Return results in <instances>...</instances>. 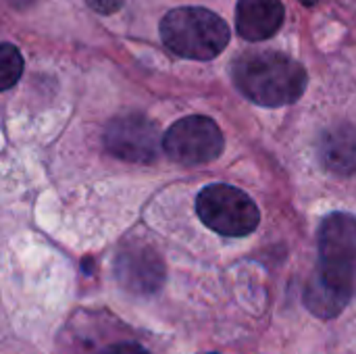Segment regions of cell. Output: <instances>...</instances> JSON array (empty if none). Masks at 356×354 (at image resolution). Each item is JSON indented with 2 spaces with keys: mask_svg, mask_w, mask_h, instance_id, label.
<instances>
[{
  "mask_svg": "<svg viewBox=\"0 0 356 354\" xmlns=\"http://www.w3.org/2000/svg\"><path fill=\"white\" fill-rule=\"evenodd\" d=\"M236 88L254 104L286 106L307 90V71L292 56L277 50H252L242 54L232 69Z\"/></svg>",
  "mask_w": 356,
  "mask_h": 354,
  "instance_id": "obj_1",
  "label": "cell"
},
{
  "mask_svg": "<svg viewBox=\"0 0 356 354\" xmlns=\"http://www.w3.org/2000/svg\"><path fill=\"white\" fill-rule=\"evenodd\" d=\"M165 46L192 61H211L229 44L227 23L202 6H179L169 10L161 21Z\"/></svg>",
  "mask_w": 356,
  "mask_h": 354,
  "instance_id": "obj_2",
  "label": "cell"
},
{
  "mask_svg": "<svg viewBox=\"0 0 356 354\" xmlns=\"http://www.w3.org/2000/svg\"><path fill=\"white\" fill-rule=\"evenodd\" d=\"M317 280L346 296L356 294V217L332 213L319 227V263L313 271Z\"/></svg>",
  "mask_w": 356,
  "mask_h": 354,
  "instance_id": "obj_3",
  "label": "cell"
},
{
  "mask_svg": "<svg viewBox=\"0 0 356 354\" xmlns=\"http://www.w3.org/2000/svg\"><path fill=\"white\" fill-rule=\"evenodd\" d=\"M196 213L209 230L227 238H244L261 223V211L254 200L227 184L207 186L196 198Z\"/></svg>",
  "mask_w": 356,
  "mask_h": 354,
  "instance_id": "obj_4",
  "label": "cell"
},
{
  "mask_svg": "<svg viewBox=\"0 0 356 354\" xmlns=\"http://www.w3.org/2000/svg\"><path fill=\"white\" fill-rule=\"evenodd\" d=\"M225 140L219 125L204 115L175 121L163 136V150L179 165H204L223 152Z\"/></svg>",
  "mask_w": 356,
  "mask_h": 354,
  "instance_id": "obj_5",
  "label": "cell"
},
{
  "mask_svg": "<svg viewBox=\"0 0 356 354\" xmlns=\"http://www.w3.org/2000/svg\"><path fill=\"white\" fill-rule=\"evenodd\" d=\"M104 146L113 156L125 163L150 165L159 156L161 134L148 117L125 113L108 121L104 129Z\"/></svg>",
  "mask_w": 356,
  "mask_h": 354,
  "instance_id": "obj_6",
  "label": "cell"
},
{
  "mask_svg": "<svg viewBox=\"0 0 356 354\" xmlns=\"http://www.w3.org/2000/svg\"><path fill=\"white\" fill-rule=\"evenodd\" d=\"M117 282L134 294H154L165 282V265L150 246H129L115 259Z\"/></svg>",
  "mask_w": 356,
  "mask_h": 354,
  "instance_id": "obj_7",
  "label": "cell"
},
{
  "mask_svg": "<svg viewBox=\"0 0 356 354\" xmlns=\"http://www.w3.org/2000/svg\"><path fill=\"white\" fill-rule=\"evenodd\" d=\"M284 17L282 0H238L236 27L244 40L263 42L280 31Z\"/></svg>",
  "mask_w": 356,
  "mask_h": 354,
  "instance_id": "obj_8",
  "label": "cell"
},
{
  "mask_svg": "<svg viewBox=\"0 0 356 354\" xmlns=\"http://www.w3.org/2000/svg\"><path fill=\"white\" fill-rule=\"evenodd\" d=\"M319 159L336 175L356 173V127L338 123L323 131L319 140Z\"/></svg>",
  "mask_w": 356,
  "mask_h": 354,
  "instance_id": "obj_9",
  "label": "cell"
},
{
  "mask_svg": "<svg viewBox=\"0 0 356 354\" xmlns=\"http://www.w3.org/2000/svg\"><path fill=\"white\" fill-rule=\"evenodd\" d=\"M348 303L350 300L346 296L338 294L336 290L325 286L321 280L311 275L305 288V305L313 315H317L319 319H334L346 309Z\"/></svg>",
  "mask_w": 356,
  "mask_h": 354,
  "instance_id": "obj_10",
  "label": "cell"
},
{
  "mask_svg": "<svg viewBox=\"0 0 356 354\" xmlns=\"http://www.w3.org/2000/svg\"><path fill=\"white\" fill-rule=\"evenodd\" d=\"M23 73V56L17 46L0 44V90L13 88Z\"/></svg>",
  "mask_w": 356,
  "mask_h": 354,
  "instance_id": "obj_11",
  "label": "cell"
},
{
  "mask_svg": "<svg viewBox=\"0 0 356 354\" xmlns=\"http://www.w3.org/2000/svg\"><path fill=\"white\" fill-rule=\"evenodd\" d=\"M86 4L100 15H113L123 6V0H86Z\"/></svg>",
  "mask_w": 356,
  "mask_h": 354,
  "instance_id": "obj_12",
  "label": "cell"
},
{
  "mask_svg": "<svg viewBox=\"0 0 356 354\" xmlns=\"http://www.w3.org/2000/svg\"><path fill=\"white\" fill-rule=\"evenodd\" d=\"M100 354H150L146 348L131 344V342H123V344H113L108 348H104Z\"/></svg>",
  "mask_w": 356,
  "mask_h": 354,
  "instance_id": "obj_13",
  "label": "cell"
},
{
  "mask_svg": "<svg viewBox=\"0 0 356 354\" xmlns=\"http://www.w3.org/2000/svg\"><path fill=\"white\" fill-rule=\"evenodd\" d=\"M15 8H25V6H31L35 0H8Z\"/></svg>",
  "mask_w": 356,
  "mask_h": 354,
  "instance_id": "obj_14",
  "label": "cell"
},
{
  "mask_svg": "<svg viewBox=\"0 0 356 354\" xmlns=\"http://www.w3.org/2000/svg\"><path fill=\"white\" fill-rule=\"evenodd\" d=\"M302 4H307V6H313V4H317V0H300Z\"/></svg>",
  "mask_w": 356,
  "mask_h": 354,
  "instance_id": "obj_15",
  "label": "cell"
}]
</instances>
